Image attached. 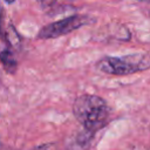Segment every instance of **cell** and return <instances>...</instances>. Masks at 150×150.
Listing matches in <instances>:
<instances>
[{"label":"cell","instance_id":"3957f363","mask_svg":"<svg viewBox=\"0 0 150 150\" xmlns=\"http://www.w3.org/2000/svg\"><path fill=\"white\" fill-rule=\"evenodd\" d=\"M91 21L93 19L86 15H71L62 20L46 25L45 27L40 29L36 38L38 39H55V38L69 34L70 32L79 29L82 26L89 25Z\"/></svg>","mask_w":150,"mask_h":150},{"label":"cell","instance_id":"30bf717a","mask_svg":"<svg viewBox=\"0 0 150 150\" xmlns=\"http://www.w3.org/2000/svg\"><path fill=\"white\" fill-rule=\"evenodd\" d=\"M141 1H148V0H141Z\"/></svg>","mask_w":150,"mask_h":150},{"label":"cell","instance_id":"52a82bcc","mask_svg":"<svg viewBox=\"0 0 150 150\" xmlns=\"http://www.w3.org/2000/svg\"><path fill=\"white\" fill-rule=\"evenodd\" d=\"M4 14H5V11H4L2 6L0 5V35H4V32H2V22H4Z\"/></svg>","mask_w":150,"mask_h":150},{"label":"cell","instance_id":"7a4b0ae2","mask_svg":"<svg viewBox=\"0 0 150 150\" xmlns=\"http://www.w3.org/2000/svg\"><path fill=\"white\" fill-rule=\"evenodd\" d=\"M150 60L146 53H135L124 56H107L101 59L96 67L110 75H129L149 69Z\"/></svg>","mask_w":150,"mask_h":150},{"label":"cell","instance_id":"5b68a950","mask_svg":"<svg viewBox=\"0 0 150 150\" xmlns=\"http://www.w3.org/2000/svg\"><path fill=\"white\" fill-rule=\"evenodd\" d=\"M5 36H6V39H7V41L11 46H18L19 42H20V38H19L16 30L14 29V27L12 25H9V27L7 28V32H6Z\"/></svg>","mask_w":150,"mask_h":150},{"label":"cell","instance_id":"9c48e42d","mask_svg":"<svg viewBox=\"0 0 150 150\" xmlns=\"http://www.w3.org/2000/svg\"><path fill=\"white\" fill-rule=\"evenodd\" d=\"M5 2H7V4H12V2H14L15 0H4Z\"/></svg>","mask_w":150,"mask_h":150},{"label":"cell","instance_id":"277c9868","mask_svg":"<svg viewBox=\"0 0 150 150\" xmlns=\"http://www.w3.org/2000/svg\"><path fill=\"white\" fill-rule=\"evenodd\" d=\"M0 62L8 74H14L18 69V61L9 49H4L0 53Z\"/></svg>","mask_w":150,"mask_h":150},{"label":"cell","instance_id":"6da1fadb","mask_svg":"<svg viewBox=\"0 0 150 150\" xmlns=\"http://www.w3.org/2000/svg\"><path fill=\"white\" fill-rule=\"evenodd\" d=\"M73 114L86 130L95 132L109 122L111 109L102 97L83 94L74 101Z\"/></svg>","mask_w":150,"mask_h":150},{"label":"cell","instance_id":"ba28073f","mask_svg":"<svg viewBox=\"0 0 150 150\" xmlns=\"http://www.w3.org/2000/svg\"><path fill=\"white\" fill-rule=\"evenodd\" d=\"M56 0H42V7H48L52 6Z\"/></svg>","mask_w":150,"mask_h":150},{"label":"cell","instance_id":"8992f818","mask_svg":"<svg viewBox=\"0 0 150 150\" xmlns=\"http://www.w3.org/2000/svg\"><path fill=\"white\" fill-rule=\"evenodd\" d=\"M33 150H57V146L54 143H47V144L39 145V146L34 148Z\"/></svg>","mask_w":150,"mask_h":150}]
</instances>
